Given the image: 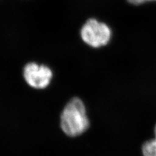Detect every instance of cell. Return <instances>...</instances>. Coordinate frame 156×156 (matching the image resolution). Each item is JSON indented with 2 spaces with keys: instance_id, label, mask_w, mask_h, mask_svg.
I'll return each instance as SVG.
<instances>
[{
  "instance_id": "6da1fadb",
  "label": "cell",
  "mask_w": 156,
  "mask_h": 156,
  "mask_svg": "<svg viewBox=\"0 0 156 156\" xmlns=\"http://www.w3.org/2000/svg\"><path fill=\"white\" fill-rule=\"evenodd\" d=\"M89 125L84 103L79 98H73L65 105L61 115L62 131L66 135L74 137L85 132Z\"/></svg>"
},
{
  "instance_id": "7a4b0ae2",
  "label": "cell",
  "mask_w": 156,
  "mask_h": 156,
  "mask_svg": "<svg viewBox=\"0 0 156 156\" xmlns=\"http://www.w3.org/2000/svg\"><path fill=\"white\" fill-rule=\"evenodd\" d=\"M83 41L92 48L107 45L111 40V28L104 22L95 18H90L82 26L80 31Z\"/></svg>"
},
{
  "instance_id": "3957f363",
  "label": "cell",
  "mask_w": 156,
  "mask_h": 156,
  "mask_svg": "<svg viewBox=\"0 0 156 156\" xmlns=\"http://www.w3.org/2000/svg\"><path fill=\"white\" fill-rule=\"evenodd\" d=\"M23 76L28 85L33 89L47 88L53 78V72L50 67L37 62H29L24 66Z\"/></svg>"
},
{
  "instance_id": "277c9868",
  "label": "cell",
  "mask_w": 156,
  "mask_h": 156,
  "mask_svg": "<svg viewBox=\"0 0 156 156\" xmlns=\"http://www.w3.org/2000/svg\"><path fill=\"white\" fill-rule=\"evenodd\" d=\"M128 2L134 5H139L149 2H156V0H128Z\"/></svg>"
},
{
  "instance_id": "5b68a950",
  "label": "cell",
  "mask_w": 156,
  "mask_h": 156,
  "mask_svg": "<svg viewBox=\"0 0 156 156\" xmlns=\"http://www.w3.org/2000/svg\"><path fill=\"white\" fill-rule=\"evenodd\" d=\"M154 132H155V139H153L154 140V143L156 146V125H155V130H154Z\"/></svg>"
}]
</instances>
